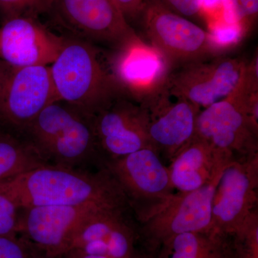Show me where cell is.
I'll return each instance as SVG.
<instances>
[{"label":"cell","mask_w":258,"mask_h":258,"mask_svg":"<svg viewBox=\"0 0 258 258\" xmlns=\"http://www.w3.org/2000/svg\"><path fill=\"white\" fill-rule=\"evenodd\" d=\"M0 191L8 195L19 208H129L124 193L106 166L93 171L44 164L1 181Z\"/></svg>","instance_id":"1"},{"label":"cell","mask_w":258,"mask_h":258,"mask_svg":"<svg viewBox=\"0 0 258 258\" xmlns=\"http://www.w3.org/2000/svg\"><path fill=\"white\" fill-rule=\"evenodd\" d=\"M63 46L49 66L55 101L86 114H96L121 92L101 47L66 37Z\"/></svg>","instance_id":"2"},{"label":"cell","mask_w":258,"mask_h":258,"mask_svg":"<svg viewBox=\"0 0 258 258\" xmlns=\"http://www.w3.org/2000/svg\"><path fill=\"white\" fill-rule=\"evenodd\" d=\"M23 134L47 164L86 170L106 166L92 116L64 102L47 105Z\"/></svg>","instance_id":"3"},{"label":"cell","mask_w":258,"mask_h":258,"mask_svg":"<svg viewBox=\"0 0 258 258\" xmlns=\"http://www.w3.org/2000/svg\"><path fill=\"white\" fill-rule=\"evenodd\" d=\"M255 91L258 79L245 71L233 92L200 111L195 138L205 141L232 161L258 156V125L248 109L249 96Z\"/></svg>","instance_id":"4"},{"label":"cell","mask_w":258,"mask_h":258,"mask_svg":"<svg viewBox=\"0 0 258 258\" xmlns=\"http://www.w3.org/2000/svg\"><path fill=\"white\" fill-rule=\"evenodd\" d=\"M47 15L64 36L108 50L137 35L113 0H53Z\"/></svg>","instance_id":"5"},{"label":"cell","mask_w":258,"mask_h":258,"mask_svg":"<svg viewBox=\"0 0 258 258\" xmlns=\"http://www.w3.org/2000/svg\"><path fill=\"white\" fill-rule=\"evenodd\" d=\"M55 101L49 66H15L0 60V126L23 134Z\"/></svg>","instance_id":"6"},{"label":"cell","mask_w":258,"mask_h":258,"mask_svg":"<svg viewBox=\"0 0 258 258\" xmlns=\"http://www.w3.org/2000/svg\"><path fill=\"white\" fill-rule=\"evenodd\" d=\"M105 165L124 193L137 222L175 194L169 168L152 148L106 161Z\"/></svg>","instance_id":"7"},{"label":"cell","mask_w":258,"mask_h":258,"mask_svg":"<svg viewBox=\"0 0 258 258\" xmlns=\"http://www.w3.org/2000/svg\"><path fill=\"white\" fill-rule=\"evenodd\" d=\"M220 177L195 191L174 194L137 222L140 242L146 250L154 252L163 242L176 235L212 230V202Z\"/></svg>","instance_id":"8"},{"label":"cell","mask_w":258,"mask_h":258,"mask_svg":"<svg viewBox=\"0 0 258 258\" xmlns=\"http://www.w3.org/2000/svg\"><path fill=\"white\" fill-rule=\"evenodd\" d=\"M249 61L244 57L222 55L173 68L166 92L207 108L230 95L240 84Z\"/></svg>","instance_id":"9"},{"label":"cell","mask_w":258,"mask_h":258,"mask_svg":"<svg viewBox=\"0 0 258 258\" xmlns=\"http://www.w3.org/2000/svg\"><path fill=\"white\" fill-rule=\"evenodd\" d=\"M108 51L110 69L125 96L142 104L165 88L172 70L170 62L138 35Z\"/></svg>","instance_id":"10"},{"label":"cell","mask_w":258,"mask_h":258,"mask_svg":"<svg viewBox=\"0 0 258 258\" xmlns=\"http://www.w3.org/2000/svg\"><path fill=\"white\" fill-rule=\"evenodd\" d=\"M141 20L149 43L166 56L172 69L222 55L207 30L154 2H149Z\"/></svg>","instance_id":"11"},{"label":"cell","mask_w":258,"mask_h":258,"mask_svg":"<svg viewBox=\"0 0 258 258\" xmlns=\"http://www.w3.org/2000/svg\"><path fill=\"white\" fill-rule=\"evenodd\" d=\"M131 214L129 208L93 209L75 232L69 251L108 258L137 257L139 227Z\"/></svg>","instance_id":"12"},{"label":"cell","mask_w":258,"mask_h":258,"mask_svg":"<svg viewBox=\"0 0 258 258\" xmlns=\"http://www.w3.org/2000/svg\"><path fill=\"white\" fill-rule=\"evenodd\" d=\"M258 156L232 161L217 182L212 208V230L235 235L258 212Z\"/></svg>","instance_id":"13"},{"label":"cell","mask_w":258,"mask_h":258,"mask_svg":"<svg viewBox=\"0 0 258 258\" xmlns=\"http://www.w3.org/2000/svg\"><path fill=\"white\" fill-rule=\"evenodd\" d=\"M98 147L106 161L152 148L147 110L129 97H117L92 116Z\"/></svg>","instance_id":"14"},{"label":"cell","mask_w":258,"mask_h":258,"mask_svg":"<svg viewBox=\"0 0 258 258\" xmlns=\"http://www.w3.org/2000/svg\"><path fill=\"white\" fill-rule=\"evenodd\" d=\"M140 105L149 113L151 147L161 159L171 162L195 138L201 108L165 89Z\"/></svg>","instance_id":"15"},{"label":"cell","mask_w":258,"mask_h":258,"mask_svg":"<svg viewBox=\"0 0 258 258\" xmlns=\"http://www.w3.org/2000/svg\"><path fill=\"white\" fill-rule=\"evenodd\" d=\"M96 206H38L20 208L19 236L47 258L69 251L75 232ZM110 208V207H109Z\"/></svg>","instance_id":"16"},{"label":"cell","mask_w":258,"mask_h":258,"mask_svg":"<svg viewBox=\"0 0 258 258\" xmlns=\"http://www.w3.org/2000/svg\"><path fill=\"white\" fill-rule=\"evenodd\" d=\"M37 18H15L0 27V60L15 66H49L64 42Z\"/></svg>","instance_id":"17"},{"label":"cell","mask_w":258,"mask_h":258,"mask_svg":"<svg viewBox=\"0 0 258 258\" xmlns=\"http://www.w3.org/2000/svg\"><path fill=\"white\" fill-rule=\"evenodd\" d=\"M230 158L198 138L181 151L168 166L171 184L177 192H189L218 179Z\"/></svg>","instance_id":"18"},{"label":"cell","mask_w":258,"mask_h":258,"mask_svg":"<svg viewBox=\"0 0 258 258\" xmlns=\"http://www.w3.org/2000/svg\"><path fill=\"white\" fill-rule=\"evenodd\" d=\"M235 251L233 235L210 230L176 235L154 253L157 258H232Z\"/></svg>","instance_id":"19"},{"label":"cell","mask_w":258,"mask_h":258,"mask_svg":"<svg viewBox=\"0 0 258 258\" xmlns=\"http://www.w3.org/2000/svg\"><path fill=\"white\" fill-rule=\"evenodd\" d=\"M44 164L24 134L0 126V182Z\"/></svg>","instance_id":"20"},{"label":"cell","mask_w":258,"mask_h":258,"mask_svg":"<svg viewBox=\"0 0 258 258\" xmlns=\"http://www.w3.org/2000/svg\"><path fill=\"white\" fill-rule=\"evenodd\" d=\"M212 42L222 55L238 47L249 33L240 24L218 21L208 25Z\"/></svg>","instance_id":"21"},{"label":"cell","mask_w":258,"mask_h":258,"mask_svg":"<svg viewBox=\"0 0 258 258\" xmlns=\"http://www.w3.org/2000/svg\"><path fill=\"white\" fill-rule=\"evenodd\" d=\"M53 0H0L3 21L15 18H38L47 15Z\"/></svg>","instance_id":"22"},{"label":"cell","mask_w":258,"mask_h":258,"mask_svg":"<svg viewBox=\"0 0 258 258\" xmlns=\"http://www.w3.org/2000/svg\"><path fill=\"white\" fill-rule=\"evenodd\" d=\"M232 235L237 258H258V212Z\"/></svg>","instance_id":"23"},{"label":"cell","mask_w":258,"mask_h":258,"mask_svg":"<svg viewBox=\"0 0 258 258\" xmlns=\"http://www.w3.org/2000/svg\"><path fill=\"white\" fill-rule=\"evenodd\" d=\"M45 257L20 236H0V258Z\"/></svg>","instance_id":"24"},{"label":"cell","mask_w":258,"mask_h":258,"mask_svg":"<svg viewBox=\"0 0 258 258\" xmlns=\"http://www.w3.org/2000/svg\"><path fill=\"white\" fill-rule=\"evenodd\" d=\"M20 208L0 191V236H19Z\"/></svg>","instance_id":"25"},{"label":"cell","mask_w":258,"mask_h":258,"mask_svg":"<svg viewBox=\"0 0 258 258\" xmlns=\"http://www.w3.org/2000/svg\"><path fill=\"white\" fill-rule=\"evenodd\" d=\"M186 19L201 18L203 0H149Z\"/></svg>","instance_id":"26"},{"label":"cell","mask_w":258,"mask_h":258,"mask_svg":"<svg viewBox=\"0 0 258 258\" xmlns=\"http://www.w3.org/2000/svg\"><path fill=\"white\" fill-rule=\"evenodd\" d=\"M237 21L249 32L257 19L258 0H232Z\"/></svg>","instance_id":"27"},{"label":"cell","mask_w":258,"mask_h":258,"mask_svg":"<svg viewBox=\"0 0 258 258\" xmlns=\"http://www.w3.org/2000/svg\"><path fill=\"white\" fill-rule=\"evenodd\" d=\"M129 22L142 20L149 0H113Z\"/></svg>","instance_id":"28"},{"label":"cell","mask_w":258,"mask_h":258,"mask_svg":"<svg viewBox=\"0 0 258 258\" xmlns=\"http://www.w3.org/2000/svg\"><path fill=\"white\" fill-rule=\"evenodd\" d=\"M136 258H157L156 254L154 252H149V251L144 249V251L139 250L138 254Z\"/></svg>","instance_id":"29"},{"label":"cell","mask_w":258,"mask_h":258,"mask_svg":"<svg viewBox=\"0 0 258 258\" xmlns=\"http://www.w3.org/2000/svg\"><path fill=\"white\" fill-rule=\"evenodd\" d=\"M232 258H237V253H236V249L235 251V254H234V256H233V257H232Z\"/></svg>","instance_id":"30"},{"label":"cell","mask_w":258,"mask_h":258,"mask_svg":"<svg viewBox=\"0 0 258 258\" xmlns=\"http://www.w3.org/2000/svg\"><path fill=\"white\" fill-rule=\"evenodd\" d=\"M42 258H47V257H42Z\"/></svg>","instance_id":"31"}]
</instances>
